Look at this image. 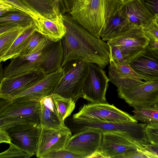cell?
<instances>
[{
	"label": "cell",
	"instance_id": "6",
	"mask_svg": "<svg viewBox=\"0 0 158 158\" xmlns=\"http://www.w3.org/2000/svg\"><path fill=\"white\" fill-rule=\"evenodd\" d=\"M66 126L72 133L88 129L99 130L103 131H121L127 132L139 143L143 145L149 143L145 133L147 124L138 122L114 123L95 121L75 119L72 117L66 118Z\"/></svg>",
	"mask_w": 158,
	"mask_h": 158
},
{
	"label": "cell",
	"instance_id": "15",
	"mask_svg": "<svg viewBox=\"0 0 158 158\" xmlns=\"http://www.w3.org/2000/svg\"><path fill=\"white\" fill-rule=\"evenodd\" d=\"M108 67L110 81L117 88V90L128 89L144 83V78L136 72L129 63H116L109 59Z\"/></svg>",
	"mask_w": 158,
	"mask_h": 158
},
{
	"label": "cell",
	"instance_id": "25",
	"mask_svg": "<svg viewBox=\"0 0 158 158\" xmlns=\"http://www.w3.org/2000/svg\"><path fill=\"white\" fill-rule=\"evenodd\" d=\"M57 114L60 120L64 123L75 107V103L72 99L66 98L56 94L51 95Z\"/></svg>",
	"mask_w": 158,
	"mask_h": 158
},
{
	"label": "cell",
	"instance_id": "44",
	"mask_svg": "<svg viewBox=\"0 0 158 158\" xmlns=\"http://www.w3.org/2000/svg\"><path fill=\"white\" fill-rule=\"evenodd\" d=\"M155 19L156 23L158 24V15H155Z\"/></svg>",
	"mask_w": 158,
	"mask_h": 158
},
{
	"label": "cell",
	"instance_id": "41",
	"mask_svg": "<svg viewBox=\"0 0 158 158\" xmlns=\"http://www.w3.org/2000/svg\"><path fill=\"white\" fill-rule=\"evenodd\" d=\"M11 143V138L7 130L0 129V143Z\"/></svg>",
	"mask_w": 158,
	"mask_h": 158
},
{
	"label": "cell",
	"instance_id": "31",
	"mask_svg": "<svg viewBox=\"0 0 158 158\" xmlns=\"http://www.w3.org/2000/svg\"><path fill=\"white\" fill-rule=\"evenodd\" d=\"M20 12L27 13L33 19L35 24L41 18L44 17L36 10L32 9L21 0H6Z\"/></svg>",
	"mask_w": 158,
	"mask_h": 158
},
{
	"label": "cell",
	"instance_id": "35",
	"mask_svg": "<svg viewBox=\"0 0 158 158\" xmlns=\"http://www.w3.org/2000/svg\"><path fill=\"white\" fill-rule=\"evenodd\" d=\"M108 44L110 48L109 59H112L118 64H124L129 63L123 58L120 50L118 47L112 44Z\"/></svg>",
	"mask_w": 158,
	"mask_h": 158
},
{
	"label": "cell",
	"instance_id": "24",
	"mask_svg": "<svg viewBox=\"0 0 158 158\" xmlns=\"http://www.w3.org/2000/svg\"><path fill=\"white\" fill-rule=\"evenodd\" d=\"M21 0L47 19H51L60 14L56 10L53 0Z\"/></svg>",
	"mask_w": 158,
	"mask_h": 158
},
{
	"label": "cell",
	"instance_id": "40",
	"mask_svg": "<svg viewBox=\"0 0 158 158\" xmlns=\"http://www.w3.org/2000/svg\"><path fill=\"white\" fill-rule=\"evenodd\" d=\"M21 27H23L13 24H8L0 25V35Z\"/></svg>",
	"mask_w": 158,
	"mask_h": 158
},
{
	"label": "cell",
	"instance_id": "38",
	"mask_svg": "<svg viewBox=\"0 0 158 158\" xmlns=\"http://www.w3.org/2000/svg\"><path fill=\"white\" fill-rule=\"evenodd\" d=\"M15 12H20L6 0H0V16Z\"/></svg>",
	"mask_w": 158,
	"mask_h": 158
},
{
	"label": "cell",
	"instance_id": "2",
	"mask_svg": "<svg viewBox=\"0 0 158 158\" xmlns=\"http://www.w3.org/2000/svg\"><path fill=\"white\" fill-rule=\"evenodd\" d=\"M63 53L61 40L55 41L49 39L47 44L39 51L10 59L9 63L1 73V79L32 70L44 74L52 73L61 67Z\"/></svg>",
	"mask_w": 158,
	"mask_h": 158
},
{
	"label": "cell",
	"instance_id": "36",
	"mask_svg": "<svg viewBox=\"0 0 158 158\" xmlns=\"http://www.w3.org/2000/svg\"><path fill=\"white\" fill-rule=\"evenodd\" d=\"M145 155L148 158H158V145L149 143L145 145L140 149H138Z\"/></svg>",
	"mask_w": 158,
	"mask_h": 158
},
{
	"label": "cell",
	"instance_id": "7",
	"mask_svg": "<svg viewBox=\"0 0 158 158\" xmlns=\"http://www.w3.org/2000/svg\"><path fill=\"white\" fill-rule=\"evenodd\" d=\"M75 119L114 123L138 122L129 114L107 103L84 104L72 117Z\"/></svg>",
	"mask_w": 158,
	"mask_h": 158
},
{
	"label": "cell",
	"instance_id": "42",
	"mask_svg": "<svg viewBox=\"0 0 158 158\" xmlns=\"http://www.w3.org/2000/svg\"><path fill=\"white\" fill-rule=\"evenodd\" d=\"M151 48L155 52V53L158 55V47H151Z\"/></svg>",
	"mask_w": 158,
	"mask_h": 158
},
{
	"label": "cell",
	"instance_id": "23",
	"mask_svg": "<svg viewBox=\"0 0 158 158\" xmlns=\"http://www.w3.org/2000/svg\"><path fill=\"white\" fill-rule=\"evenodd\" d=\"M35 31V27L33 23L17 38L6 52L0 57V62H5L18 56L27 45L31 35Z\"/></svg>",
	"mask_w": 158,
	"mask_h": 158
},
{
	"label": "cell",
	"instance_id": "32",
	"mask_svg": "<svg viewBox=\"0 0 158 158\" xmlns=\"http://www.w3.org/2000/svg\"><path fill=\"white\" fill-rule=\"evenodd\" d=\"M143 29L146 35L149 40V45L152 47H158V24L155 19Z\"/></svg>",
	"mask_w": 158,
	"mask_h": 158
},
{
	"label": "cell",
	"instance_id": "20",
	"mask_svg": "<svg viewBox=\"0 0 158 158\" xmlns=\"http://www.w3.org/2000/svg\"><path fill=\"white\" fill-rule=\"evenodd\" d=\"M34 24L35 31L53 41L61 40L66 31L63 15L61 14L51 19L43 17Z\"/></svg>",
	"mask_w": 158,
	"mask_h": 158
},
{
	"label": "cell",
	"instance_id": "37",
	"mask_svg": "<svg viewBox=\"0 0 158 158\" xmlns=\"http://www.w3.org/2000/svg\"><path fill=\"white\" fill-rule=\"evenodd\" d=\"M55 8L59 14L64 15L67 12L69 13L70 7L68 0H53Z\"/></svg>",
	"mask_w": 158,
	"mask_h": 158
},
{
	"label": "cell",
	"instance_id": "13",
	"mask_svg": "<svg viewBox=\"0 0 158 158\" xmlns=\"http://www.w3.org/2000/svg\"><path fill=\"white\" fill-rule=\"evenodd\" d=\"M32 70L1 79L0 98L9 99L28 89L40 81L44 75Z\"/></svg>",
	"mask_w": 158,
	"mask_h": 158
},
{
	"label": "cell",
	"instance_id": "14",
	"mask_svg": "<svg viewBox=\"0 0 158 158\" xmlns=\"http://www.w3.org/2000/svg\"><path fill=\"white\" fill-rule=\"evenodd\" d=\"M72 133L67 127L59 129L41 127L36 156L41 158L47 153L65 148L67 141L72 135Z\"/></svg>",
	"mask_w": 158,
	"mask_h": 158
},
{
	"label": "cell",
	"instance_id": "8",
	"mask_svg": "<svg viewBox=\"0 0 158 158\" xmlns=\"http://www.w3.org/2000/svg\"><path fill=\"white\" fill-rule=\"evenodd\" d=\"M144 145L138 143L126 132L103 131L99 151L104 158H122L127 152L140 149Z\"/></svg>",
	"mask_w": 158,
	"mask_h": 158
},
{
	"label": "cell",
	"instance_id": "34",
	"mask_svg": "<svg viewBox=\"0 0 158 158\" xmlns=\"http://www.w3.org/2000/svg\"><path fill=\"white\" fill-rule=\"evenodd\" d=\"M145 130L149 143L152 144L158 145V125L156 124H147Z\"/></svg>",
	"mask_w": 158,
	"mask_h": 158
},
{
	"label": "cell",
	"instance_id": "10",
	"mask_svg": "<svg viewBox=\"0 0 158 158\" xmlns=\"http://www.w3.org/2000/svg\"><path fill=\"white\" fill-rule=\"evenodd\" d=\"M109 81L103 69L95 64L89 63L82 98L91 103H106V94Z\"/></svg>",
	"mask_w": 158,
	"mask_h": 158
},
{
	"label": "cell",
	"instance_id": "43",
	"mask_svg": "<svg viewBox=\"0 0 158 158\" xmlns=\"http://www.w3.org/2000/svg\"><path fill=\"white\" fill-rule=\"evenodd\" d=\"M154 107L158 109V100L155 103Z\"/></svg>",
	"mask_w": 158,
	"mask_h": 158
},
{
	"label": "cell",
	"instance_id": "11",
	"mask_svg": "<svg viewBox=\"0 0 158 158\" xmlns=\"http://www.w3.org/2000/svg\"><path fill=\"white\" fill-rule=\"evenodd\" d=\"M117 90L118 97L131 107H154L158 100V80L145 81L131 88Z\"/></svg>",
	"mask_w": 158,
	"mask_h": 158
},
{
	"label": "cell",
	"instance_id": "9",
	"mask_svg": "<svg viewBox=\"0 0 158 158\" xmlns=\"http://www.w3.org/2000/svg\"><path fill=\"white\" fill-rule=\"evenodd\" d=\"M107 43L118 47L124 59L130 63L149 45L150 41L143 27L133 26Z\"/></svg>",
	"mask_w": 158,
	"mask_h": 158
},
{
	"label": "cell",
	"instance_id": "1",
	"mask_svg": "<svg viewBox=\"0 0 158 158\" xmlns=\"http://www.w3.org/2000/svg\"><path fill=\"white\" fill-rule=\"evenodd\" d=\"M63 16L66 31L61 40L64 53L61 67L69 61L81 60L105 69L109 63L107 43L90 33L70 15L64 14Z\"/></svg>",
	"mask_w": 158,
	"mask_h": 158
},
{
	"label": "cell",
	"instance_id": "3",
	"mask_svg": "<svg viewBox=\"0 0 158 158\" xmlns=\"http://www.w3.org/2000/svg\"><path fill=\"white\" fill-rule=\"evenodd\" d=\"M69 13L80 25L100 38L102 31L123 4L118 0H68Z\"/></svg>",
	"mask_w": 158,
	"mask_h": 158
},
{
	"label": "cell",
	"instance_id": "21",
	"mask_svg": "<svg viewBox=\"0 0 158 158\" xmlns=\"http://www.w3.org/2000/svg\"><path fill=\"white\" fill-rule=\"evenodd\" d=\"M40 125L41 127L59 129L67 127L59 117L51 95L40 101Z\"/></svg>",
	"mask_w": 158,
	"mask_h": 158
},
{
	"label": "cell",
	"instance_id": "18",
	"mask_svg": "<svg viewBox=\"0 0 158 158\" xmlns=\"http://www.w3.org/2000/svg\"><path fill=\"white\" fill-rule=\"evenodd\" d=\"M119 10L133 27L145 28L155 19V15L142 0H128Z\"/></svg>",
	"mask_w": 158,
	"mask_h": 158
},
{
	"label": "cell",
	"instance_id": "19",
	"mask_svg": "<svg viewBox=\"0 0 158 158\" xmlns=\"http://www.w3.org/2000/svg\"><path fill=\"white\" fill-rule=\"evenodd\" d=\"M129 64L145 81L158 80V55L149 45Z\"/></svg>",
	"mask_w": 158,
	"mask_h": 158
},
{
	"label": "cell",
	"instance_id": "4",
	"mask_svg": "<svg viewBox=\"0 0 158 158\" xmlns=\"http://www.w3.org/2000/svg\"><path fill=\"white\" fill-rule=\"evenodd\" d=\"M40 101L17 98H0V129L23 124L40 125Z\"/></svg>",
	"mask_w": 158,
	"mask_h": 158
},
{
	"label": "cell",
	"instance_id": "17",
	"mask_svg": "<svg viewBox=\"0 0 158 158\" xmlns=\"http://www.w3.org/2000/svg\"><path fill=\"white\" fill-rule=\"evenodd\" d=\"M64 74L63 70L61 67L52 73L45 74L40 81L12 98L40 101L51 95Z\"/></svg>",
	"mask_w": 158,
	"mask_h": 158
},
{
	"label": "cell",
	"instance_id": "27",
	"mask_svg": "<svg viewBox=\"0 0 158 158\" xmlns=\"http://www.w3.org/2000/svg\"><path fill=\"white\" fill-rule=\"evenodd\" d=\"M49 40L45 36L35 31L31 35L27 45L17 56H26L39 51L47 44Z\"/></svg>",
	"mask_w": 158,
	"mask_h": 158
},
{
	"label": "cell",
	"instance_id": "29",
	"mask_svg": "<svg viewBox=\"0 0 158 158\" xmlns=\"http://www.w3.org/2000/svg\"><path fill=\"white\" fill-rule=\"evenodd\" d=\"M33 23L0 35V57L6 52L17 38L26 29L32 26Z\"/></svg>",
	"mask_w": 158,
	"mask_h": 158
},
{
	"label": "cell",
	"instance_id": "26",
	"mask_svg": "<svg viewBox=\"0 0 158 158\" xmlns=\"http://www.w3.org/2000/svg\"><path fill=\"white\" fill-rule=\"evenodd\" d=\"M33 23L32 18L26 13L21 12L9 13L0 18V26L13 24L25 27Z\"/></svg>",
	"mask_w": 158,
	"mask_h": 158
},
{
	"label": "cell",
	"instance_id": "16",
	"mask_svg": "<svg viewBox=\"0 0 158 158\" xmlns=\"http://www.w3.org/2000/svg\"><path fill=\"white\" fill-rule=\"evenodd\" d=\"M41 127L36 124L19 125L7 130L11 143L33 156L35 154Z\"/></svg>",
	"mask_w": 158,
	"mask_h": 158
},
{
	"label": "cell",
	"instance_id": "12",
	"mask_svg": "<svg viewBox=\"0 0 158 158\" xmlns=\"http://www.w3.org/2000/svg\"><path fill=\"white\" fill-rule=\"evenodd\" d=\"M102 137V131L99 130L88 129L79 131L69 139L65 148L83 158H90L99 150Z\"/></svg>",
	"mask_w": 158,
	"mask_h": 158
},
{
	"label": "cell",
	"instance_id": "30",
	"mask_svg": "<svg viewBox=\"0 0 158 158\" xmlns=\"http://www.w3.org/2000/svg\"><path fill=\"white\" fill-rule=\"evenodd\" d=\"M33 155L22 148L11 143L9 148L0 153V158H29Z\"/></svg>",
	"mask_w": 158,
	"mask_h": 158
},
{
	"label": "cell",
	"instance_id": "45",
	"mask_svg": "<svg viewBox=\"0 0 158 158\" xmlns=\"http://www.w3.org/2000/svg\"><path fill=\"white\" fill-rule=\"evenodd\" d=\"M118 0L121 2L123 3L124 2H126V1H127L128 0Z\"/></svg>",
	"mask_w": 158,
	"mask_h": 158
},
{
	"label": "cell",
	"instance_id": "39",
	"mask_svg": "<svg viewBox=\"0 0 158 158\" xmlns=\"http://www.w3.org/2000/svg\"><path fill=\"white\" fill-rule=\"evenodd\" d=\"M142 1L155 15H158V0Z\"/></svg>",
	"mask_w": 158,
	"mask_h": 158
},
{
	"label": "cell",
	"instance_id": "22",
	"mask_svg": "<svg viewBox=\"0 0 158 158\" xmlns=\"http://www.w3.org/2000/svg\"><path fill=\"white\" fill-rule=\"evenodd\" d=\"M133 27L119 9L107 22L102 31L100 38L103 41L107 42Z\"/></svg>",
	"mask_w": 158,
	"mask_h": 158
},
{
	"label": "cell",
	"instance_id": "33",
	"mask_svg": "<svg viewBox=\"0 0 158 158\" xmlns=\"http://www.w3.org/2000/svg\"><path fill=\"white\" fill-rule=\"evenodd\" d=\"M41 158H83L81 155L65 148L50 152L42 156Z\"/></svg>",
	"mask_w": 158,
	"mask_h": 158
},
{
	"label": "cell",
	"instance_id": "5",
	"mask_svg": "<svg viewBox=\"0 0 158 158\" xmlns=\"http://www.w3.org/2000/svg\"><path fill=\"white\" fill-rule=\"evenodd\" d=\"M89 64L88 61L81 60H72L66 63L62 68L64 75L52 94L72 99L75 102L82 98L83 87L88 72Z\"/></svg>",
	"mask_w": 158,
	"mask_h": 158
},
{
	"label": "cell",
	"instance_id": "28",
	"mask_svg": "<svg viewBox=\"0 0 158 158\" xmlns=\"http://www.w3.org/2000/svg\"><path fill=\"white\" fill-rule=\"evenodd\" d=\"M132 111L134 118L146 124L158 125V109L152 107H135Z\"/></svg>",
	"mask_w": 158,
	"mask_h": 158
}]
</instances>
